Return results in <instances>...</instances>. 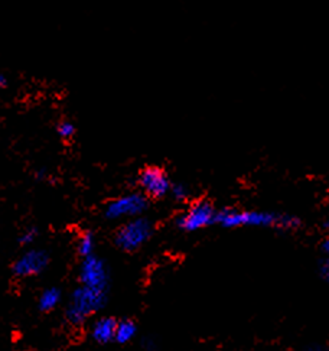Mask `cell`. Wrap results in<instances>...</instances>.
<instances>
[{"label":"cell","instance_id":"1","mask_svg":"<svg viewBox=\"0 0 329 351\" xmlns=\"http://www.w3.org/2000/svg\"><path fill=\"white\" fill-rule=\"evenodd\" d=\"M107 302L108 292L78 285L65 306V319L74 327L84 326L91 317L106 308Z\"/></svg>","mask_w":329,"mask_h":351},{"label":"cell","instance_id":"2","mask_svg":"<svg viewBox=\"0 0 329 351\" xmlns=\"http://www.w3.org/2000/svg\"><path fill=\"white\" fill-rule=\"evenodd\" d=\"M215 223L221 224L226 228L236 227H280L293 228L297 226V220L289 215H280L266 211H237V210H223L217 213Z\"/></svg>","mask_w":329,"mask_h":351},{"label":"cell","instance_id":"3","mask_svg":"<svg viewBox=\"0 0 329 351\" xmlns=\"http://www.w3.org/2000/svg\"><path fill=\"white\" fill-rule=\"evenodd\" d=\"M154 233V226L147 219L133 217L123 224L114 234V245L123 252H136L149 241Z\"/></svg>","mask_w":329,"mask_h":351},{"label":"cell","instance_id":"4","mask_svg":"<svg viewBox=\"0 0 329 351\" xmlns=\"http://www.w3.org/2000/svg\"><path fill=\"white\" fill-rule=\"evenodd\" d=\"M78 282L93 289L110 292V269L104 259L97 254H90L87 258H81L78 267Z\"/></svg>","mask_w":329,"mask_h":351},{"label":"cell","instance_id":"5","mask_svg":"<svg viewBox=\"0 0 329 351\" xmlns=\"http://www.w3.org/2000/svg\"><path fill=\"white\" fill-rule=\"evenodd\" d=\"M147 210V197L141 193H132L108 201L104 207L107 220H125L139 217Z\"/></svg>","mask_w":329,"mask_h":351},{"label":"cell","instance_id":"6","mask_svg":"<svg viewBox=\"0 0 329 351\" xmlns=\"http://www.w3.org/2000/svg\"><path fill=\"white\" fill-rule=\"evenodd\" d=\"M217 211L208 201H197L176 220L178 227L184 232H198L215 223Z\"/></svg>","mask_w":329,"mask_h":351},{"label":"cell","instance_id":"7","mask_svg":"<svg viewBox=\"0 0 329 351\" xmlns=\"http://www.w3.org/2000/svg\"><path fill=\"white\" fill-rule=\"evenodd\" d=\"M51 258L44 249H27L13 262L12 272L18 278H35L47 271Z\"/></svg>","mask_w":329,"mask_h":351},{"label":"cell","instance_id":"8","mask_svg":"<svg viewBox=\"0 0 329 351\" xmlns=\"http://www.w3.org/2000/svg\"><path fill=\"white\" fill-rule=\"evenodd\" d=\"M139 185L146 197L159 199L171 193L172 182L163 169L147 167L139 173Z\"/></svg>","mask_w":329,"mask_h":351},{"label":"cell","instance_id":"9","mask_svg":"<svg viewBox=\"0 0 329 351\" xmlns=\"http://www.w3.org/2000/svg\"><path fill=\"white\" fill-rule=\"evenodd\" d=\"M117 319L113 317H100L90 327V337L94 343L106 346L114 341Z\"/></svg>","mask_w":329,"mask_h":351},{"label":"cell","instance_id":"10","mask_svg":"<svg viewBox=\"0 0 329 351\" xmlns=\"http://www.w3.org/2000/svg\"><path fill=\"white\" fill-rule=\"evenodd\" d=\"M62 301V291L57 287H51L40 292L38 298V308L40 313H52L55 308H58Z\"/></svg>","mask_w":329,"mask_h":351},{"label":"cell","instance_id":"11","mask_svg":"<svg viewBox=\"0 0 329 351\" xmlns=\"http://www.w3.org/2000/svg\"><path fill=\"white\" fill-rule=\"evenodd\" d=\"M137 334V326L136 322L132 319H121L117 321V328H116V337L114 341L117 344H127L130 343Z\"/></svg>","mask_w":329,"mask_h":351},{"label":"cell","instance_id":"12","mask_svg":"<svg viewBox=\"0 0 329 351\" xmlns=\"http://www.w3.org/2000/svg\"><path fill=\"white\" fill-rule=\"evenodd\" d=\"M77 253L80 258H87V256L95 253V237L91 232H84L78 236Z\"/></svg>","mask_w":329,"mask_h":351},{"label":"cell","instance_id":"13","mask_svg":"<svg viewBox=\"0 0 329 351\" xmlns=\"http://www.w3.org/2000/svg\"><path fill=\"white\" fill-rule=\"evenodd\" d=\"M57 132L64 141H71L75 136V125L70 120H62L57 125Z\"/></svg>","mask_w":329,"mask_h":351},{"label":"cell","instance_id":"14","mask_svg":"<svg viewBox=\"0 0 329 351\" xmlns=\"http://www.w3.org/2000/svg\"><path fill=\"white\" fill-rule=\"evenodd\" d=\"M38 239V230L36 228H27L21 236H19V245L21 246H32Z\"/></svg>","mask_w":329,"mask_h":351},{"label":"cell","instance_id":"15","mask_svg":"<svg viewBox=\"0 0 329 351\" xmlns=\"http://www.w3.org/2000/svg\"><path fill=\"white\" fill-rule=\"evenodd\" d=\"M171 194L175 199L182 201L188 197V188L184 184H173L171 186Z\"/></svg>","mask_w":329,"mask_h":351},{"label":"cell","instance_id":"16","mask_svg":"<svg viewBox=\"0 0 329 351\" xmlns=\"http://www.w3.org/2000/svg\"><path fill=\"white\" fill-rule=\"evenodd\" d=\"M321 272H322V276L329 282V259L324 262V265L321 267Z\"/></svg>","mask_w":329,"mask_h":351},{"label":"cell","instance_id":"17","mask_svg":"<svg viewBox=\"0 0 329 351\" xmlns=\"http://www.w3.org/2000/svg\"><path fill=\"white\" fill-rule=\"evenodd\" d=\"M8 86V78L5 74L0 73V88H5Z\"/></svg>","mask_w":329,"mask_h":351},{"label":"cell","instance_id":"18","mask_svg":"<svg viewBox=\"0 0 329 351\" xmlns=\"http://www.w3.org/2000/svg\"><path fill=\"white\" fill-rule=\"evenodd\" d=\"M324 249H325V252L329 254V240H326L325 241V245H324Z\"/></svg>","mask_w":329,"mask_h":351},{"label":"cell","instance_id":"19","mask_svg":"<svg viewBox=\"0 0 329 351\" xmlns=\"http://www.w3.org/2000/svg\"><path fill=\"white\" fill-rule=\"evenodd\" d=\"M325 226H326V228H328V230H329V220L326 221V224H325Z\"/></svg>","mask_w":329,"mask_h":351}]
</instances>
